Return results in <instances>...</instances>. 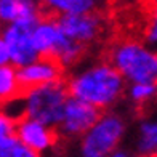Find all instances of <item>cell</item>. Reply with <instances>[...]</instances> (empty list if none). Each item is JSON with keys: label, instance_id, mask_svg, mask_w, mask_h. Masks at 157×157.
I'll return each mask as SVG.
<instances>
[{"label": "cell", "instance_id": "10", "mask_svg": "<svg viewBox=\"0 0 157 157\" xmlns=\"http://www.w3.org/2000/svg\"><path fill=\"white\" fill-rule=\"evenodd\" d=\"M42 18V3L32 0H0V24L18 21H37Z\"/></svg>", "mask_w": 157, "mask_h": 157}, {"label": "cell", "instance_id": "5", "mask_svg": "<svg viewBox=\"0 0 157 157\" xmlns=\"http://www.w3.org/2000/svg\"><path fill=\"white\" fill-rule=\"evenodd\" d=\"M61 32L66 35L69 40L88 48L98 44L103 39V35L108 29V16L104 10H98L90 15H80V16H55Z\"/></svg>", "mask_w": 157, "mask_h": 157}, {"label": "cell", "instance_id": "11", "mask_svg": "<svg viewBox=\"0 0 157 157\" xmlns=\"http://www.w3.org/2000/svg\"><path fill=\"white\" fill-rule=\"evenodd\" d=\"M42 10L55 16H80L103 10V6L93 0H47L42 2Z\"/></svg>", "mask_w": 157, "mask_h": 157}, {"label": "cell", "instance_id": "17", "mask_svg": "<svg viewBox=\"0 0 157 157\" xmlns=\"http://www.w3.org/2000/svg\"><path fill=\"white\" fill-rule=\"evenodd\" d=\"M16 122L18 119L10 116L3 108H0V144L16 138Z\"/></svg>", "mask_w": 157, "mask_h": 157}, {"label": "cell", "instance_id": "15", "mask_svg": "<svg viewBox=\"0 0 157 157\" xmlns=\"http://www.w3.org/2000/svg\"><path fill=\"white\" fill-rule=\"evenodd\" d=\"M128 98L138 108H144L157 98V83H133L127 91Z\"/></svg>", "mask_w": 157, "mask_h": 157}, {"label": "cell", "instance_id": "7", "mask_svg": "<svg viewBox=\"0 0 157 157\" xmlns=\"http://www.w3.org/2000/svg\"><path fill=\"white\" fill-rule=\"evenodd\" d=\"M37 21H18L8 26H3L2 39L6 42L11 56V66L21 69L24 66H29L31 63L37 61L40 56L35 52L32 44V29L35 27Z\"/></svg>", "mask_w": 157, "mask_h": 157}, {"label": "cell", "instance_id": "13", "mask_svg": "<svg viewBox=\"0 0 157 157\" xmlns=\"http://www.w3.org/2000/svg\"><path fill=\"white\" fill-rule=\"evenodd\" d=\"M138 39L149 48L157 50V3H151L144 8Z\"/></svg>", "mask_w": 157, "mask_h": 157}, {"label": "cell", "instance_id": "1", "mask_svg": "<svg viewBox=\"0 0 157 157\" xmlns=\"http://www.w3.org/2000/svg\"><path fill=\"white\" fill-rule=\"evenodd\" d=\"M64 82L71 98L88 103L101 112L109 111L127 90L125 78L103 58L85 69L67 74Z\"/></svg>", "mask_w": 157, "mask_h": 157}, {"label": "cell", "instance_id": "4", "mask_svg": "<svg viewBox=\"0 0 157 157\" xmlns=\"http://www.w3.org/2000/svg\"><path fill=\"white\" fill-rule=\"evenodd\" d=\"M125 135V122L119 114L106 111L80 138V157H109L117 151Z\"/></svg>", "mask_w": 157, "mask_h": 157}, {"label": "cell", "instance_id": "9", "mask_svg": "<svg viewBox=\"0 0 157 157\" xmlns=\"http://www.w3.org/2000/svg\"><path fill=\"white\" fill-rule=\"evenodd\" d=\"M16 138L35 154H44L53 149L59 141L58 132L37 120L19 117L16 122Z\"/></svg>", "mask_w": 157, "mask_h": 157}, {"label": "cell", "instance_id": "16", "mask_svg": "<svg viewBox=\"0 0 157 157\" xmlns=\"http://www.w3.org/2000/svg\"><path fill=\"white\" fill-rule=\"evenodd\" d=\"M0 157H40L31 151L29 147H26L18 138H13L10 141L0 144Z\"/></svg>", "mask_w": 157, "mask_h": 157}, {"label": "cell", "instance_id": "18", "mask_svg": "<svg viewBox=\"0 0 157 157\" xmlns=\"http://www.w3.org/2000/svg\"><path fill=\"white\" fill-rule=\"evenodd\" d=\"M8 64H11L10 50H8L6 42L2 39V35H0V67H2V66H8Z\"/></svg>", "mask_w": 157, "mask_h": 157}, {"label": "cell", "instance_id": "3", "mask_svg": "<svg viewBox=\"0 0 157 157\" xmlns=\"http://www.w3.org/2000/svg\"><path fill=\"white\" fill-rule=\"evenodd\" d=\"M69 93L66 82H53L26 91L23 101V117L37 120L50 128H58Z\"/></svg>", "mask_w": 157, "mask_h": 157}, {"label": "cell", "instance_id": "8", "mask_svg": "<svg viewBox=\"0 0 157 157\" xmlns=\"http://www.w3.org/2000/svg\"><path fill=\"white\" fill-rule=\"evenodd\" d=\"M67 72L52 58H39L29 66L18 69V82L23 93L47 83L64 80Z\"/></svg>", "mask_w": 157, "mask_h": 157}, {"label": "cell", "instance_id": "2", "mask_svg": "<svg viewBox=\"0 0 157 157\" xmlns=\"http://www.w3.org/2000/svg\"><path fill=\"white\" fill-rule=\"evenodd\" d=\"M103 59L133 83H157V50L149 48L135 35H122L106 44Z\"/></svg>", "mask_w": 157, "mask_h": 157}, {"label": "cell", "instance_id": "12", "mask_svg": "<svg viewBox=\"0 0 157 157\" xmlns=\"http://www.w3.org/2000/svg\"><path fill=\"white\" fill-rule=\"evenodd\" d=\"M24 96L18 82V69L15 66L0 67V108L11 104Z\"/></svg>", "mask_w": 157, "mask_h": 157}, {"label": "cell", "instance_id": "6", "mask_svg": "<svg viewBox=\"0 0 157 157\" xmlns=\"http://www.w3.org/2000/svg\"><path fill=\"white\" fill-rule=\"evenodd\" d=\"M101 114V111L93 108L91 104L69 96L64 106L63 119L56 128L59 140H80L96 124Z\"/></svg>", "mask_w": 157, "mask_h": 157}, {"label": "cell", "instance_id": "14", "mask_svg": "<svg viewBox=\"0 0 157 157\" xmlns=\"http://www.w3.org/2000/svg\"><path fill=\"white\" fill-rule=\"evenodd\" d=\"M136 149L140 157H157V120L141 122Z\"/></svg>", "mask_w": 157, "mask_h": 157}]
</instances>
